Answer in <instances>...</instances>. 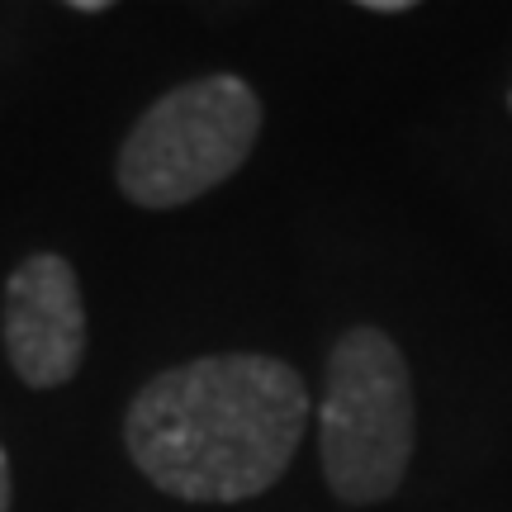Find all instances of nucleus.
<instances>
[{
  "instance_id": "nucleus-8",
  "label": "nucleus",
  "mask_w": 512,
  "mask_h": 512,
  "mask_svg": "<svg viewBox=\"0 0 512 512\" xmlns=\"http://www.w3.org/2000/svg\"><path fill=\"white\" fill-rule=\"evenodd\" d=\"M508 110H512V86H508Z\"/></svg>"
},
{
  "instance_id": "nucleus-1",
  "label": "nucleus",
  "mask_w": 512,
  "mask_h": 512,
  "mask_svg": "<svg viewBox=\"0 0 512 512\" xmlns=\"http://www.w3.org/2000/svg\"><path fill=\"white\" fill-rule=\"evenodd\" d=\"M309 403L304 375L280 356H195L128 399L124 451L176 503H247L290 470Z\"/></svg>"
},
{
  "instance_id": "nucleus-4",
  "label": "nucleus",
  "mask_w": 512,
  "mask_h": 512,
  "mask_svg": "<svg viewBox=\"0 0 512 512\" xmlns=\"http://www.w3.org/2000/svg\"><path fill=\"white\" fill-rule=\"evenodd\" d=\"M86 337L91 323L72 261L62 252L24 256L0 294V342L10 370L29 389H62L86 361Z\"/></svg>"
},
{
  "instance_id": "nucleus-7",
  "label": "nucleus",
  "mask_w": 512,
  "mask_h": 512,
  "mask_svg": "<svg viewBox=\"0 0 512 512\" xmlns=\"http://www.w3.org/2000/svg\"><path fill=\"white\" fill-rule=\"evenodd\" d=\"M67 10H76V15H100V10H110V5H105V0H76Z\"/></svg>"
},
{
  "instance_id": "nucleus-5",
  "label": "nucleus",
  "mask_w": 512,
  "mask_h": 512,
  "mask_svg": "<svg viewBox=\"0 0 512 512\" xmlns=\"http://www.w3.org/2000/svg\"><path fill=\"white\" fill-rule=\"evenodd\" d=\"M10 503H15V470H10V456L0 446V512H10Z\"/></svg>"
},
{
  "instance_id": "nucleus-3",
  "label": "nucleus",
  "mask_w": 512,
  "mask_h": 512,
  "mask_svg": "<svg viewBox=\"0 0 512 512\" xmlns=\"http://www.w3.org/2000/svg\"><path fill=\"white\" fill-rule=\"evenodd\" d=\"M261 138V95L233 72L157 95L119 143L114 185L133 209H185L238 176Z\"/></svg>"
},
{
  "instance_id": "nucleus-2",
  "label": "nucleus",
  "mask_w": 512,
  "mask_h": 512,
  "mask_svg": "<svg viewBox=\"0 0 512 512\" xmlns=\"http://www.w3.org/2000/svg\"><path fill=\"white\" fill-rule=\"evenodd\" d=\"M418 441V394L399 342L375 323L347 328L328 351L318 403V465L337 503L375 508L399 494Z\"/></svg>"
},
{
  "instance_id": "nucleus-6",
  "label": "nucleus",
  "mask_w": 512,
  "mask_h": 512,
  "mask_svg": "<svg viewBox=\"0 0 512 512\" xmlns=\"http://www.w3.org/2000/svg\"><path fill=\"white\" fill-rule=\"evenodd\" d=\"M361 10H370V15H403V10H408V0H366Z\"/></svg>"
}]
</instances>
